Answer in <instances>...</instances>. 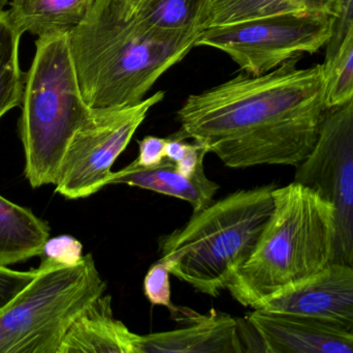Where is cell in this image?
Returning a JSON list of instances; mask_svg holds the SVG:
<instances>
[{
    "mask_svg": "<svg viewBox=\"0 0 353 353\" xmlns=\"http://www.w3.org/2000/svg\"><path fill=\"white\" fill-rule=\"evenodd\" d=\"M105 289L92 254L74 265L45 257L0 311V353H57L72 323Z\"/></svg>",
    "mask_w": 353,
    "mask_h": 353,
    "instance_id": "obj_6",
    "label": "cell"
},
{
    "mask_svg": "<svg viewBox=\"0 0 353 353\" xmlns=\"http://www.w3.org/2000/svg\"><path fill=\"white\" fill-rule=\"evenodd\" d=\"M169 267L165 261L159 260L153 265L144 279V292L149 302L155 306L169 309L172 314L178 315L179 308L172 302L171 280Z\"/></svg>",
    "mask_w": 353,
    "mask_h": 353,
    "instance_id": "obj_21",
    "label": "cell"
},
{
    "mask_svg": "<svg viewBox=\"0 0 353 353\" xmlns=\"http://www.w3.org/2000/svg\"><path fill=\"white\" fill-rule=\"evenodd\" d=\"M300 59L191 95L176 113V136L201 143L228 167H298L314 147L329 110L325 64L298 68Z\"/></svg>",
    "mask_w": 353,
    "mask_h": 353,
    "instance_id": "obj_1",
    "label": "cell"
},
{
    "mask_svg": "<svg viewBox=\"0 0 353 353\" xmlns=\"http://www.w3.org/2000/svg\"><path fill=\"white\" fill-rule=\"evenodd\" d=\"M247 321L267 353H353V336L306 317L254 309Z\"/></svg>",
    "mask_w": 353,
    "mask_h": 353,
    "instance_id": "obj_11",
    "label": "cell"
},
{
    "mask_svg": "<svg viewBox=\"0 0 353 353\" xmlns=\"http://www.w3.org/2000/svg\"><path fill=\"white\" fill-rule=\"evenodd\" d=\"M138 337L114 317L112 296L103 294L72 323L57 353H137Z\"/></svg>",
    "mask_w": 353,
    "mask_h": 353,
    "instance_id": "obj_14",
    "label": "cell"
},
{
    "mask_svg": "<svg viewBox=\"0 0 353 353\" xmlns=\"http://www.w3.org/2000/svg\"><path fill=\"white\" fill-rule=\"evenodd\" d=\"M165 97L159 91L128 107L95 110L72 137L56 180V192L68 199L86 198L108 187L112 167L144 122Z\"/></svg>",
    "mask_w": 353,
    "mask_h": 353,
    "instance_id": "obj_8",
    "label": "cell"
},
{
    "mask_svg": "<svg viewBox=\"0 0 353 353\" xmlns=\"http://www.w3.org/2000/svg\"><path fill=\"white\" fill-rule=\"evenodd\" d=\"M273 200L254 252L226 286L243 307L256 308L333 259L335 209L329 201L296 182L275 187Z\"/></svg>",
    "mask_w": 353,
    "mask_h": 353,
    "instance_id": "obj_3",
    "label": "cell"
},
{
    "mask_svg": "<svg viewBox=\"0 0 353 353\" xmlns=\"http://www.w3.org/2000/svg\"><path fill=\"white\" fill-rule=\"evenodd\" d=\"M255 309L306 317L353 336V265L329 263L319 273L270 296Z\"/></svg>",
    "mask_w": 353,
    "mask_h": 353,
    "instance_id": "obj_10",
    "label": "cell"
},
{
    "mask_svg": "<svg viewBox=\"0 0 353 353\" xmlns=\"http://www.w3.org/2000/svg\"><path fill=\"white\" fill-rule=\"evenodd\" d=\"M203 30H155L126 14L125 3L94 0L68 33L83 99L92 111L134 106L180 62Z\"/></svg>",
    "mask_w": 353,
    "mask_h": 353,
    "instance_id": "obj_2",
    "label": "cell"
},
{
    "mask_svg": "<svg viewBox=\"0 0 353 353\" xmlns=\"http://www.w3.org/2000/svg\"><path fill=\"white\" fill-rule=\"evenodd\" d=\"M35 275V269L14 271L0 265V311L25 287Z\"/></svg>",
    "mask_w": 353,
    "mask_h": 353,
    "instance_id": "obj_22",
    "label": "cell"
},
{
    "mask_svg": "<svg viewBox=\"0 0 353 353\" xmlns=\"http://www.w3.org/2000/svg\"><path fill=\"white\" fill-rule=\"evenodd\" d=\"M49 238L46 222L0 195V265L41 256Z\"/></svg>",
    "mask_w": 353,
    "mask_h": 353,
    "instance_id": "obj_17",
    "label": "cell"
},
{
    "mask_svg": "<svg viewBox=\"0 0 353 353\" xmlns=\"http://www.w3.org/2000/svg\"><path fill=\"white\" fill-rule=\"evenodd\" d=\"M246 352L238 321L225 313L193 312L183 329L139 335L137 353H242Z\"/></svg>",
    "mask_w": 353,
    "mask_h": 353,
    "instance_id": "obj_12",
    "label": "cell"
},
{
    "mask_svg": "<svg viewBox=\"0 0 353 353\" xmlns=\"http://www.w3.org/2000/svg\"><path fill=\"white\" fill-rule=\"evenodd\" d=\"M294 182L308 187L335 209L332 263L353 265V97L330 108Z\"/></svg>",
    "mask_w": 353,
    "mask_h": 353,
    "instance_id": "obj_9",
    "label": "cell"
},
{
    "mask_svg": "<svg viewBox=\"0 0 353 353\" xmlns=\"http://www.w3.org/2000/svg\"><path fill=\"white\" fill-rule=\"evenodd\" d=\"M111 184H128L182 199L190 203L193 213L209 207L219 190V186L205 175L203 161L191 178H186L176 169L175 162L168 158L154 167H141L136 161L132 162L112 173L108 186Z\"/></svg>",
    "mask_w": 353,
    "mask_h": 353,
    "instance_id": "obj_13",
    "label": "cell"
},
{
    "mask_svg": "<svg viewBox=\"0 0 353 353\" xmlns=\"http://www.w3.org/2000/svg\"><path fill=\"white\" fill-rule=\"evenodd\" d=\"M22 35L14 28L6 10H0V118L22 103L24 76L19 62Z\"/></svg>",
    "mask_w": 353,
    "mask_h": 353,
    "instance_id": "obj_19",
    "label": "cell"
},
{
    "mask_svg": "<svg viewBox=\"0 0 353 353\" xmlns=\"http://www.w3.org/2000/svg\"><path fill=\"white\" fill-rule=\"evenodd\" d=\"M10 0H0V10H3L8 3H10Z\"/></svg>",
    "mask_w": 353,
    "mask_h": 353,
    "instance_id": "obj_27",
    "label": "cell"
},
{
    "mask_svg": "<svg viewBox=\"0 0 353 353\" xmlns=\"http://www.w3.org/2000/svg\"><path fill=\"white\" fill-rule=\"evenodd\" d=\"M112 1H120V2H123V3H125V8H126V2H128V0H112Z\"/></svg>",
    "mask_w": 353,
    "mask_h": 353,
    "instance_id": "obj_28",
    "label": "cell"
},
{
    "mask_svg": "<svg viewBox=\"0 0 353 353\" xmlns=\"http://www.w3.org/2000/svg\"><path fill=\"white\" fill-rule=\"evenodd\" d=\"M82 244L78 240L72 236H63L53 240L49 238L43 255L74 265L82 259Z\"/></svg>",
    "mask_w": 353,
    "mask_h": 353,
    "instance_id": "obj_24",
    "label": "cell"
},
{
    "mask_svg": "<svg viewBox=\"0 0 353 353\" xmlns=\"http://www.w3.org/2000/svg\"><path fill=\"white\" fill-rule=\"evenodd\" d=\"M94 0H10L14 28L39 37L68 35L85 18Z\"/></svg>",
    "mask_w": 353,
    "mask_h": 353,
    "instance_id": "obj_16",
    "label": "cell"
},
{
    "mask_svg": "<svg viewBox=\"0 0 353 353\" xmlns=\"http://www.w3.org/2000/svg\"><path fill=\"white\" fill-rule=\"evenodd\" d=\"M325 105L329 109L353 97V24L346 32L333 61L325 68Z\"/></svg>",
    "mask_w": 353,
    "mask_h": 353,
    "instance_id": "obj_20",
    "label": "cell"
},
{
    "mask_svg": "<svg viewBox=\"0 0 353 353\" xmlns=\"http://www.w3.org/2000/svg\"><path fill=\"white\" fill-rule=\"evenodd\" d=\"M168 138L147 136L139 141L140 153L136 163L141 167H154L165 159Z\"/></svg>",
    "mask_w": 353,
    "mask_h": 353,
    "instance_id": "obj_25",
    "label": "cell"
},
{
    "mask_svg": "<svg viewBox=\"0 0 353 353\" xmlns=\"http://www.w3.org/2000/svg\"><path fill=\"white\" fill-rule=\"evenodd\" d=\"M342 0H208L201 28L280 15H325L337 18Z\"/></svg>",
    "mask_w": 353,
    "mask_h": 353,
    "instance_id": "obj_15",
    "label": "cell"
},
{
    "mask_svg": "<svg viewBox=\"0 0 353 353\" xmlns=\"http://www.w3.org/2000/svg\"><path fill=\"white\" fill-rule=\"evenodd\" d=\"M145 1L146 0H128V2H126V10H128L126 14L128 16H132Z\"/></svg>",
    "mask_w": 353,
    "mask_h": 353,
    "instance_id": "obj_26",
    "label": "cell"
},
{
    "mask_svg": "<svg viewBox=\"0 0 353 353\" xmlns=\"http://www.w3.org/2000/svg\"><path fill=\"white\" fill-rule=\"evenodd\" d=\"M335 18L325 15H280L203 29L195 47L228 54L250 76L267 74L290 60L327 47Z\"/></svg>",
    "mask_w": 353,
    "mask_h": 353,
    "instance_id": "obj_7",
    "label": "cell"
},
{
    "mask_svg": "<svg viewBox=\"0 0 353 353\" xmlns=\"http://www.w3.org/2000/svg\"><path fill=\"white\" fill-rule=\"evenodd\" d=\"M353 24V0H342L341 10L339 16L335 19L333 33L331 39L325 47V58L323 64L325 68L331 64L347 32Z\"/></svg>",
    "mask_w": 353,
    "mask_h": 353,
    "instance_id": "obj_23",
    "label": "cell"
},
{
    "mask_svg": "<svg viewBox=\"0 0 353 353\" xmlns=\"http://www.w3.org/2000/svg\"><path fill=\"white\" fill-rule=\"evenodd\" d=\"M208 0H146L132 16L149 28L165 32L203 30Z\"/></svg>",
    "mask_w": 353,
    "mask_h": 353,
    "instance_id": "obj_18",
    "label": "cell"
},
{
    "mask_svg": "<svg viewBox=\"0 0 353 353\" xmlns=\"http://www.w3.org/2000/svg\"><path fill=\"white\" fill-rule=\"evenodd\" d=\"M274 184L240 190L159 238L172 275L208 296H219L256 248L274 209Z\"/></svg>",
    "mask_w": 353,
    "mask_h": 353,
    "instance_id": "obj_4",
    "label": "cell"
},
{
    "mask_svg": "<svg viewBox=\"0 0 353 353\" xmlns=\"http://www.w3.org/2000/svg\"><path fill=\"white\" fill-rule=\"evenodd\" d=\"M24 76L19 133L32 188L55 184L66 149L92 110L81 93L68 35L39 37Z\"/></svg>",
    "mask_w": 353,
    "mask_h": 353,
    "instance_id": "obj_5",
    "label": "cell"
}]
</instances>
